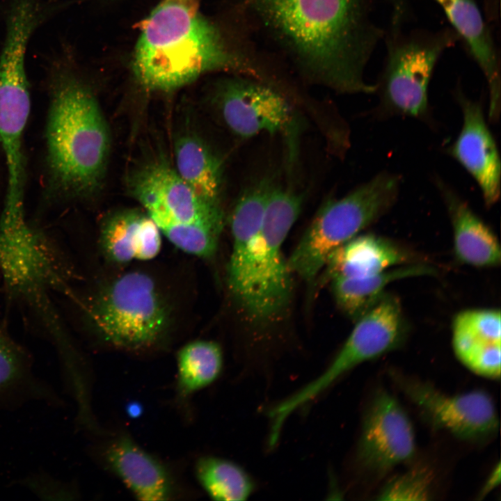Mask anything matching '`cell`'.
I'll use <instances>...</instances> for the list:
<instances>
[{
  "instance_id": "1",
  "label": "cell",
  "mask_w": 501,
  "mask_h": 501,
  "mask_svg": "<svg viewBox=\"0 0 501 501\" xmlns=\"http://www.w3.org/2000/svg\"><path fill=\"white\" fill-rule=\"evenodd\" d=\"M311 79L345 93H374L365 72L384 32L369 0H251Z\"/></svg>"
},
{
  "instance_id": "2",
  "label": "cell",
  "mask_w": 501,
  "mask_h": 501,
  "mask_svg": "<svg viewBox=\"0 0 501 501\" xmlns=\"http://www.w3.org/2000/svg\"><path fill=\"white\" fill-rule=\"evenodd\" d=\"M303 195L264 178L247 187L230 216L228 291L250 321L268 323L288 308L292 273L283 246L298 218Z\"/></svg>"
},
{
  "instance_id": "3",
  "label": "cell",
  "mask_w": 501,
  "mask_h": 501,
  "mask_svg": "<svg viewBox=\"0 0 501 501\" xmlns=\"http://www.w3.org/2000/svg\"><path fill=\"white\" fill-rule=\"evenodd\" d=\"M134 68L146 89L159 91L178 88L213 70L259 77L201 15L198 0H163L155 8L143 23Z\"/></svg>"
},
{
  "instance_id": "4",
  "label": "cell",
  "mask_w": 501,
  "mask_h": 501,
  "mask_svg": "<svg viewBox=\"0 0 501 501\" xmlns=\"http://www.w3.org/2000/svg\"><path fill=\"white\" fill-rule=\"evenodd\" d=\"M49 89L45 132L49 186L60 197L88 196L105 173L107 123L89 88L65 68L53 72Z\"/></svg>"
},
{
  "instance_id": "5",
  "label": "cell",
  "mask_w": 501,
  "mask_h": 501,
  "mask_svg": "<svg viewBox=\"0 0 501 501\" xmlns=\"http://www.w3.org/2000/svg\"><path fill=\"white\" fill-rule=\"evenodd\" d=\"M72 276V269L56 240L29 223L24 202L3 205L0 276L6 292L37 317L61 356L74 349L53 297L70 292Z\"/></svg>"
},
{
  "instance_id": "6",
  "label": "cell",
  "mask_w": 501,
  "mask_h": 501,
  "mask_svg": "<svg viewBox=\"0 0 501 501\" xmlns=\"http://www.w3.org/2000/svg\"><path fill=\"white\" fill-rule=\"evenodd\" d=\"M399 189L397 175L381 173L346 196L324 203L287 260L292 274L312 284L335 250L390 209Z\"/></svg>"
},
{
  "instance_id": "7",
  "label": "cell",
  "mask_w": 501,
  "mask_h": 501,
  "mask_svg": "<svg viewBox=\"0 0 501 501\" xmlns=\"http://www.w3.org/2000/svg\"><path fill=\"white\" fill-rule=\"evenodd\" d=\"M88 318L107 346L131 353L159 347L167 331L170 310L154 280L141 271L115 278L94 297Z\"/></svg>"
},
{
  "instance_id": "8",
  "label": "cell",
  "mask_w": 501,
  "mask_h": 501,
  "mask_svg": "<svg viewBox=\"0 0 501 501\" xmlns=\"http://www.w3.org/2000/svg\"><path fill=\"white\" fill-rule=\"evenodd\" d=\"M356 324L340 350L316 378L270 408L269 414L283 424L294 413L315 400L358 365L399 347L406 323L395 296L383 295Z\"/></svg>"
},
{
  "instance_id": "9",
  "label": "cell",
  "mask_w": 501,
  "mask_h": 501,
  "mask_svg": "<svg viewBox=\"0 0 501 501\" xmlns=\"http://www.w3.org/2000/svg\"><path fill=\"white\" fill-rule=\"evenodd\" d=\"M457 39L451 29L391 35L383 72L376 84L383 107L390 113L424 118L428 113V88L434 70Z\"/></svg>"
},
{
  "instance_id": "10",
  "label": "cell",
  "mask_w": 501,
  "mask_h": 501,
  "mask_svg": "<svg viewBox=\"0 0 501 501\" xmlns=\"http://www.w3.org/2000/svg\"><path fill=\"white\" fill-rule=\"evenodd\" d=\"M31 31L15 24L6 29L0 55V143L8 172L6 198H24L22 138L31 107L25 55Z\"/></svg>"
},
{
  "instance_id": "11",
  "label": "cell",
  "mask_w": 501,
  "mask_h": 501,
  "mask_svg": "<svg viewBox=\"0 0 501 501\" xmlns=\"http://www.w3.org/2000/svg\"><path fill=\"white\" fill-rule=\"evenodd\" d=\"M100 434L93 447V456L137 499L166 501L189 495L173 466L145 450L127 431Z\"/></svg>"
},
{
  "instance_id": "12",
  "label": "cell",
  "mask_w": 501,
  "mask_h": 501,
  "mask_svg": "<svg viewBox=\"0 0 501 501\" xmlns=\"http://www.w3.org/2000/svg\"><path fill=\"white\" fill-rule=\"evenodd\" d=\"M395 382L435 430L470 442L487 440L499 428L493 399L483 390L449 395L422 381L394 374Z\"/></svg>"
},
{
  "instance_id": "13",
  "label": "cell",
  "mask_w": 501,
  "mask_h": 501,
  "mask_svg": "<svg viewBox=\"0 0 501 501\" xmlns=\"http://www.w3.org/2000/svg\"><path fill=\"white\" fill-rule=\"evenodd\" d=\"M129 189L148 214L223 230L220 203L199 196L166 161H152L136 170L129 178Z\"/></svg>"
},
{
  "instance_id": "14",
  "label": "cell",
  "mask_w": 501,
  "mask_h": 501,
  "mask_svg": "<svg viewBox=\"0 0 501 501\" xmlns=\"http://www.w3.org/2000/svg\"><path fill=\"white\" fill-rule=\"evenodd\" d=\"M415 450V432L406 412L395 397L379 390L363 418L356 452L358 463L383 473L410 461Z\"/></svg>"
},
{
  "instance_id": "15",
  "label": "cell",
  "mask_w": 501,
  "mask_h": 501,
  "mask_svg": "<svg viewBox=\"0 0 501 501\" xmlns=\"http://www.w3.org/2000/svg\"><path fill=\"white\" fill-rule=\"evenodd\" d=\"M217 104L225 125L242 138L291 131L294 122L293 109L283 96L248 79L224 82L217 93Z\"/></svg>"
},
{
  "instance_id": "16",
  "label": "cell",
  "mask_w": 501,
  "mask_h": 501,
  "mask_svg": "<svg viewBox=\"0 0 501 501\" xmlns=\"http://www.w3.org/2000/svg\"><path fill=\"white\" fill-rule=\"evenodd\" d=\"M456 96L462 110L463 125L450 152L476 180L486 205L491 207L500 195V159L497 146L481 104L461 91Z\"/></svg>"
},
{
  "instance_id": "17",
  "label": "cell",
  "mask_w": 501,
  "mask_h": 501,
  "mask_svg": "<svg viewBox=\"0 0 501 501\" xmlns=\"http://www.w3.org/2000/svg\"><path fill=\"white\" fill-rule=\"evenodd\" d=\"M441 8L458 38H461L483 72L489 90V118L500 113V72L495 45L474 0H434Z\"/></svg>"
},
{
  "instance_id": "18",
  "label": "cell",
  "mask_w": 501,
  "mask_h": 501,
  "mask_svg": "<svg viewBox=\"0 0 501 501\" xmlns=\"http://www.w3.org/2000/svg\"><path fill=\"white\" fill-rule=\"evenodd\" d=\"M161 232L147 212H117L108 217L100 230V248L111 262L125 264L155 257L161 247Z\"/></svg>"
},
{
  "instance_id": "19",
  "label": "cell",
  "mask_w": 501,
  "mask_h": 501,
  "mask_svg": "<svg viewBox=\"0 0 501 501\" xmlns=\"http://www.w3.org/2000/svg\"><path fill=\"white\" fill-rule=\"evenodd\" d=\"M436 184L451 219L456 258L475 267L498 265L500 248L494 232L449 186L440 180Z\"/></svg>"
},
{
  "instance_id": "20",
  "label": "cell",
  "mask_w": 501,
  "mask_h": 501,
  "mask_svg": "<svg viewBox=\"0 0 501 501\" xmlns=\"http://www.w3.org/2000/svg\"><path fill=\"white\" fill-rule=\"evenodd\" d=\"M410 259L406 250L389 239L358 234L330 255L323 270L328 281L363 278L406 264Z\"/></svg>"
},
{
  "instance_id": "21",
  "label": "cell",
  "mask_w": 501,
  "mask_h": 501,
  "mask_svg": "<svg viewBox=\"0 0 501 501\" xmlns=\"http://www.w3.org/2000/svg\"><path fill=\"white\" fill-rule=\"evenodd\" d=\"M434 269L420 264H406L363 278H334L329 280L340 309L356 320L384 294L390 283L408 277L434 274Z\"/></svg>"
},
{
  "instance_id": "22",
  "label": "cell",
  "mask_w": 501,
  "mask_h": 501,
  "mask_svg": "<svg viewBox=\"0 0 501 501\" xmlns=\"http://www.w3.org/2000/svg\"><path fill=\"white\" fill-rule=\"evenodd\" d=\"M176 170L201 198L220 203L223 166L206 143L194 134L180 136L175 143Z\"/></svg>"
},
{
  "instance_id": "23",
  "label": "cell",
  "mask_w": 501,
  "mask_h": 501,
  "mask_svg": "<svg viewBox=\"0 0 501 501\" xmlns=\"http://www.w3.org/2000/svg\"><path fill=\"white\" fill-rule=\"evenodd\" d=\"M175 401L182 407L201 390L220 376L223 364L221 347L206 340L191 341L184 345L176 356Z\"/></svg>"
},
{
  "instance_id": "24",
  "label": "cell",
  "mask_w": 501,
  "mask_h": 501,
  "mask_svg": "<svg viewBox=\"0 0 501 501\" xmlns=\"http://www.w3.org/2000/svg\"><path fill=\"white\" fill-rule=\"evenodd\" d=\"M34 376L27 353L0 329V408L49 396Z\"/></svg>"
},
{
  "instance_id": "25",
  "label": "cell",
  "mask_w": 501,
  "mask_h": 501,
  "mask_svg": "<svg viewBox=\"0 0 501 501\" xmlns=\"http://www.w3.org/2000/svg\"><path fill=\"white\" fill-rule=\"evenodd\" d=\"M197 482L212 500L242 501L254 490L250 475L239 465L214 455H202L193 466Z\"/></svg>"
},
{
  "instance_id": "26",
  "label": "cell",
  "mask_w": 501,
  "mask_h": 501,
  "mask_svg": "<svg viewBox=\"0 0 501 501\" xmlns=\"http://www.w3.org/2000/svg\"><path fill=\"white\" fill-rule=\"evenodd\" d=\"M452 343L457 358L472 372L489 379L500 378L501 343L484 341L455 328H452Z\"/></svg>"
},
{
  "instance_id": "27",
  "label": "cell",
  "mask_w": 501,
  "mask_h": 501,
  "mask_svg": "<svg viewBox=\"0 0 501 501\" xmlns=\"http://www.w3.org/2000/svg\"><path fill=\"white\" fill-rule=\"evenodd\" d=\"M434 474L417 466L392 478L379 493V500H428L432 493Z\"/></svg>"
},
{
  "instance_id": "28",
  "label": "cell",
  "mask_w": 501,
  "mask_h": 501,
  "mask_svg": "<svg viewBox=\"0 0 501 501\" xmlns=\"http://www.w3.org/2000/svg\"><path fill=\"white\" fill-rule=\"evenodd\" d=\"M500 312L495 309H472L457 314L452 327L482 340L501 343Z\"/></svg>"
},
{
  "instance_id": "29",
  "label": "cell",
  "mask_w": 501,
  "mask_h": 501,
  "mask_svg": "<svg viewBox=\"0 0 501 501\" xmlns=\"http://www.w3.org/2000/svg\"><path fill=\"white\" fill-rule=\"evenodd\" d=\"M27 486L33 491L38 495L54 496V495H73L74 493L65 484L55 479L45 477L42 476H33L31 478L26 479Z\"/></svg>"
},
{
  "instance_id": "30",
  "label": "cell",
  "mask_w": 501,
  "mask_h": 501,
  "mask_svg": "<svg viewBox=\"0 0 501 501\" xmlns=\"http://www.w3.org/2000/svg\"><path fill=\"white\" fill-rule=\"evenodd\" d=\"M500 482V465L498 463L486 479L484 485L480 490L479 496L484 498L493 490Z\"/></svg>"
}]
</instances>
